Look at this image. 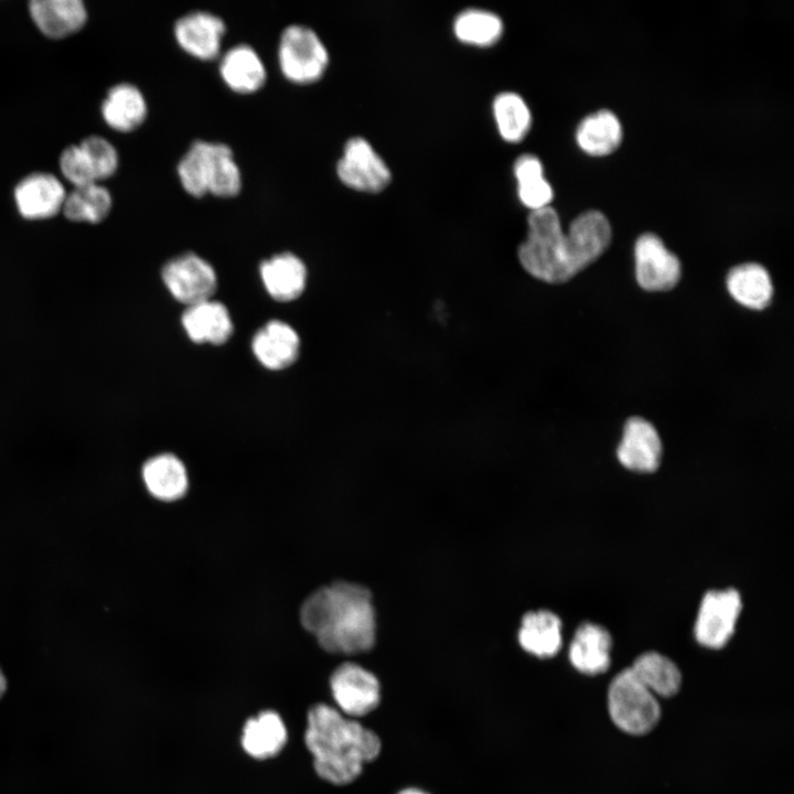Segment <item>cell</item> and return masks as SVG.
<instances>
[{"instance_id":"obj_1","label":"cell","mask_w":794,"mask_h":794,"mask_svg":"<svg viewBox=\"0 0 794 794\" xmlns=\"http://www.w3.org/2000/svg\"><path fill=\"white\" fill-rule=\"evenodd\" d=\"M526 240L517 250L522 267L532 277L561 283L593 262L607 249L611 227L599 211L577 216L564 233L557 212L547 206L532 211Z\"/></svg>"},{"instance_id":"obj_2","label":"cell","mask_w":794,"mask_h":794,"mask_svg":"<svg viewBox=\"0 0 794 794\" xmlns=\"http://www.w3.org/2000/svg\"><path fill=\"white\" fill-rule=\"evenodd\" d=\"M299 622L328 653L357 654L375 643L372 593L360 583L335 580L316 588L301 602Z\"/></svg>"},{"instance_id":"obj_3","label":"cell","mask_w":794,"mask_h":794,"mask_svg":"<svg viewBox=\"0 0 794 794\" xmlns=\"http://www.w3.org/2000/svg\"><path fill=\"white\" fill-rule=\"evenodd\" d=\"M304 741L318 775L335 785L353 782L382 749L374 731L325 704L310 708Z\"/></svg>"},{"instance_id":"obj_4","label":"cell","mask_w":794,"mask_h":794,"mask_svg":"<svg viewBox=\"0 0 794 794\" xmlns=\"http://www.w3.org/2000/svg\"><path fill=\"white\" fill-rule=\"evenodd\" d=\"M278 65L286 78L309 84L322 77L329 64V51L318 32L308 24L293 22L280 32Z\"/></svg>"},{"instance_id":"obj_5","label":"cell","mask_w":794,"mask_h":794,"mask_svg":"<svg viewBox=\"0 0 794 794\" xmlns=\"http://www.w3.org/2000/svg\"><path fill=\"white\" fill-rule=\"evenodd\" d=\"M608 709L620 730L635 736L651 731L661 717L656 696L636 678L630 667L612 679L608 690Z\"/></svg>"},{"instance_id":"obj_6","label":"cell","mask_w":794,"mask_h":794,"mask_svg":"<svg viewBox=\"0 0 794 794\" xmlns=\"http://www.w3.org/2000/svg\"><path fill=\"white\" fill-rule=\"evenodd\" d=\"M162 279L174 299L186 307L212 299L217 286L213 266L195 253H183L170 259Z\"/></svg>"},{"instance_id":"obj_7","label":"cell","mask_w":794,"mask_h":794,"mask_svg":"<svg viewBox=\"0 0 794 794\" xmlns=\"http://www.w3.org/2000/svg\"><path fill=\"white\" fill-rule=\"evenodd\" d=\"M339 179L348 187L376 193L390 181V171L372 144L362 137L346 140L336 163Z\"/></svg>"},{"instance_id":"obj_8","label":"cell","mask_w":794,"mask_h":794,"mask_svg":"<svg viewBox=\"0 0 794 794\" xmlns=\"http://www.w3.org/2000/svg\"><path fill=\"white\" fill-rule=\"evenodd\" d=\"M741 608V597L732 588L707 592L695 624L697 642L712 650L723 647L734 632Z\"/></svg>"},{"instance_id":"obj_9","label":"cell","mask_w":794,"mask_h":794,"mask_svg":"<svg viewBox=\"0 0 794 794\" xmlns=\"http://www.w3.org/2000/svg\"><path fill=\"white\" fill-rule=\"evenodd\" d=\"M330 688L340 711L350 717H362L380 702V684L366 668L354 663H343L330 677Z\"/></svg>"},{"instance_id":"obj_10","label":"cell","mask_w":794,"mask_h":794,"mask_svg":"<svg viewBox=\"0 0 794 794\" xmlns=\"http://www.w3.org/2000/svg\"><path fill=\"white\" fill-rule=\"evenodd\" d=\"M226 28L221 15L204 9H193L175 19L173 35L186 53L201 60H211L219 55Z\"/></svg>"},{"instance_id":"obj_11","label":"cell","mask_w":794,"mask_h":794,"mask_svg":"<svg viewBox=\"0 0 794 794\" xmlns=\"http://www.w3.org/2000/svg\"><path fill=\"white\" fill-rule=\"evenodd\" d=\"M635 271L639 285L648 291L672 289L680 277V262L662 239L652 233L641 235L635 244Z\"/></svg>"},{"instance_id":"obj_12","label":"cell","mask_w":794,"mask_h":794,"mask_svg":"<svg viewBox=\"0 0 794 794\" xmlns=\"http://www.w3.org/2000/svg\"><path fill=\"white\" fill-rule=\"evenodd\" d=\"M66 194L64 185L55 175L33 172L17 183L13 198L23 218L39 221L62 212Z\"/></svg>"},{"instance_id":"obj_13","label":"cell","mask_w":794,"mask_h":794,"mask_svg":"<svg viewBox=\"0 0 794 794\" xmlns=\"http://www.w3.org/2000/svg\"><path fill=\"white\" fill-rule=\"evenodd\" d=\"M616 454L626 469L642 473L655 471L662 458V442L656 429L643 418L629 419Z\"/></svg>"},{"instance_id":"obj_14","label":"cell","mask_w":794,"mask_h":794,"mask_svg":"<svg viewBox=\"0 0 794 794\" xmlns=\"http://www.w3.org/2000/svg\"><path fill=\"white\" fill-rule=\"evenodd\" d=\"M218 71L222 79L237 93H253L267 79L266 64L249 43H235L219 54Z\"/></svg>"},{"instance_id":"obj_15","label":"cell","mask_w":794,"mask_h":794,"mask_svg":"<svg viewBox=\"0 0 794 794\" xmlns=\"http://www.w3.org/2000/svg\"><path fill=\"white\" fill-rule=\"evenodd\" d=\"M141 476L148 493L163 503H174L189 491L187 469L178 455L170 452L149 458L142 465Z\"/></svg>"},{"instance_id":"obj_16","label":"cell","mask_w":794,"mask_h":794,"mask_svg":"<svg viewBox=\"0 0 794 794\" xmlns=\"http://www.w3.org/2000/svg\"><path fill=\"white\" fill-rule=\"evenodd\" d=\"M251 348L262 366L279 371L297 361L300 353V337L288 323L272 320L254 335Z\"/></svg>"},{"instance_id":"obj_17","label":"cell","mask_w":794,"mask_h":794,"mask_svg":"<svg viewBox=\"0 0 794 794\" xmlns=\"http://www.w3.org/2000/svg\"><path fill=\"white\" fill-rule=\"evenodd\" d=\"M29 13L36 28L51 39H63L79 31L87 21L81 0H33Z\"/></svg>"},{"instance_id":"obj_18","label":"cell","mask_w":794,"mask_h":794,"mask_svg":"<svg viewBox=\"0 0 794 794\" xmlns=\"http://www.w3.org/2000/svg\"><path fill=\"white\" fill-rule=\"evenodd\" d=\"M104 121L114 130L128 132L138 128L148 115V103L142 90L130 82L111 86L101 103Z\"/></svg>"},{"instance_id":"obj_19","label":"cell","mask_w":794,"mask_h":794,"mask_svg":"<svg viewBox=\"0 0 794 794\" xmlns=\"http://www.w3.org/2000/svg\"><path fill=\"white\" fill-rule=\"evenodd\" d=\"M259 273L267 292L278 301H292L300 297L305 288V265L290 251L265 259L260 264Z\"/></svg>"},{"instance_id":"obj_20","label":"cell","mask_w":794,"mask_h":794,"mask_svg":"<svg viewBox=\"0 0 794 794\" xmlns=\"http://www.w3.org/2000/svg\"><path fill=\"white\" fill-rule=\"evenodd\" d=\"M182 325L195 343L223 344L233 333V322L227 308L213 299L186 307Z\"/></svg>"},{"instance_id":"obj_21","label":"cell","mask_w":794,"mask_h":794,"mask_svg":"<svg viewBox=\"0 0 794 794\" xmlns=\"http://www.w3.org/2000/svg\"><path fill=\"white\" fill-rule=\"evenodd\" d=\"M612 639L603 626L587 622L581 624L569 646V661L582 674L604 673L611 663Z\"/></svg>"},{"instance_id":"obj_22","label":"cell","mask_w":794,"mask_h":794,"mask_svg":"<svg viewBox=\"0 0 794 794\" xmlns=\"http://www.w3.org/2000/svg\"><path fill=\"white\" fill-rule=\"evenodd\" d=\"M518 642L523 650L537 657L555 656L562 644L560 619L547 610L526 613L522 619Z\"/></svg>"},{"instance_id":"obj_23","label":"cell","mask_w":794,"mask_h":794,"mask_svg":"<svg viewBox=\"0 0 794 794\" xmlns=\"http://www.w3.org/2000/svg\"><path fill=\"white\" fill-rule=\"evenodd\" d=\"M222 141L194 139L179 159L176 172L184 190L194 196L208 193L214 158Z\"/></svg>"},{"instance_id":"obj_24","label":"cell","mask_w":794,"mask_h":794,"mask_svg":"<svg viewBox=\"0 0 794 794\" xmlns=\"http://www.w3.org/2000/svg\"><path fill=\"white\" fill-rule=\"evenodd\" d=\"M287 729L280 716L271 710L247 720L243 728L242 745L255 759H268L281 751Z\"/></svg>"},{"instance_id":"obj_25","label":"cell","mask_w":794,"mask_h":794,"mask_svg":"<svg viewBox=\"0 0 794 794\" xmlns=\"http://www.w3.org/2000/svg\"><path fill=\"white\" fill-rule=\"evenodd\" d=\"M727 287L736 301L754 310L768 307L773 293L769 272L753 262L732 268L727 277Z\"/></svg>"},{"instance_id":"obj_26","label":"cell","mask_w":794,"mask_h":794,"mask_svg":"<svg viewBox=\"0 0 794 794\" xmlns=\"http://www.w3.org/2000/svg\"><path fill=\"white\" fill-rule=\"evenodd\" d=\"M576 139L579 147L590 155L610 154L621 143V124L612 111L599 110L580 122Z\"/></svg>"},{"instance_id":"obj_27","label":"cell","mask_w":794,"mask_h":794,"mask_svg":"<svg viewBox=\"0 0 794 794\" xmlns=\"http://www.w3.org/2000/svg\"><path fill=\"white\" fill-rule=\"evenodd\" d=\"M636 678L656 697H672L682 685L676 664L657 652L640 655L630 667Z\"/></svg>"},{"instance_id":"obj_28","label":"cell","mask_w":794,"mask_h":794,"mask_svg":"<svg viewBox=\"0 0 794 794\" xmlns=\"http://www.w3.org/2000/svg\"><path fill=\"white\" fill-rule=\"evenodd\" d=\"M111 207L109 190L100 183H90L67 193L62 212L69 221L96 224L108 216Z\"/></svg>"},{"instance_id":"obj_29","label":"cell","mask_w":794,"mask_h":794,"mask_svg":"<svg viewBox=\"0 0 794 794\" xmlns=\"http://www.w3.org/2000/svg\"><path fill=\"white\" fill-rule=\"evenodd\" d=\"M517 194L523 205L532 211L549 206L554 192L544 178L543 164L533 154L521 155L514 164Z\"/></svg>"},{"instance_id":"obj_30","label":"cell","mask_w":794,"mask_h":794,"mask_svg":"<svg viewBox=\"0 0 794 794\" xmlns=\"http://www.w3.org/2000/svg\"><path fill=\"white\" fill-rule=\"evenodd\" d=\"M458 40L475 46H489L498 41L503 33V22L493 12L481 9H466L458 14L453 23Z\"/></svg>"},{"instance_id":"obj_31","label":"cell","mask_w":794,"mask_h":794,"mask_svg":"<svg viewBox=\"0 0 794 794\" xmlns=\"http://www.w3.org/2000/svg\"><path fill=\"white\" fill-rule=\"evenodd\" d=\"M493 114L501 137L519 142L529 131L532 115L524 99L516 93L504 92L493 101Z\"/></svg>"},{"instance_id":"obj_32","label":"cell","mask_w":794,"mask_h":794,"mask_svg":"<svg viewBox=\"0 0 794 794\" xmlns=\"http://www.w3.org/2000/svg\"><path fill=\"white\" fill-rule=\"evenodd\" d=\"M243 186L240 168L234 157L232 147L222 141L215 155L208 181V193L222 197L234 196Z\"/></svg>"},{"instance_id":"obj_33","label":"cell","mask_w":794,"mask_h":794,"mask_svg":"<svg viewBox=\"0 0 794 794\" xmlns=\"http://www.w3.org/2000/svg\"><path fill=\"white\" fill-rule=\"evenodd\" d=\"M96 181L110 178L118 169L119 154L116 147L101 136H88L79 143Z\"/></svg>"},{"instance_id":"obj_34","label":"cell","mask_w":794,"mask_h":794,"mask_svg":"<svg viewBox=\"0 0 794 794\" xmlns=\"http://www.w3.org/2000/svg\"><path fill=\"white\" fill-rule=\"evenodd\" d=\"M58 163L61 173L74 187L98 183L78 143L66 147Z\"/></svg>"},{"instance_id":"obj_35","label":"cell","mask_w":794,"mask_h":794,"mask_svg":"<svg viewBox=\"0 0 794 794\" xmlns=\"http://www.w3.org/2000/svg\"><path fill=\"white\" fill-rule=\"evenodd\" d=\"M397 794H430L423 790L417 787H407L398 792Z\"/></svg>"},{"instance_id":"obj_36","label":"cell","mask_w":794,"mask_h":794,"mask_svg":"<svg viewBox=\"0 0 794 794\" xmlns=\"http://www.w3.org/2000/svg\"><path fill=\"white\" fill-rule=\"evenodd\" d=\"M6 689H7L6 677L2 674V672L0 670V698L4 694Z\"/></svg>"}]
</instances>
